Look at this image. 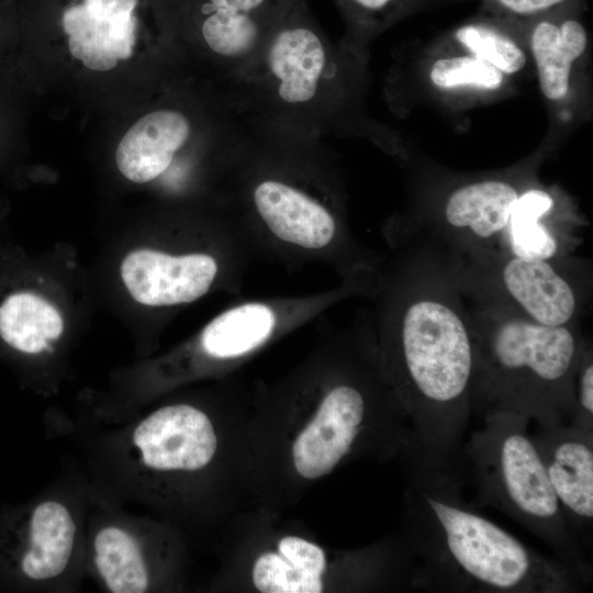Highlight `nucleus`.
<instances>
[{
  "instance_id": "nucleus-1",
  "label": "nucleus",
  "mask_w": 593,
  "mask_h": 593,
  "mask_svg": "<svg viewBox=\"0 0 593 593\" xmlns=\"http://www.w3.org/2000/svg\"><path fill=\"white\" fill-rule=\"evenodd\" d=\"M370 79L369 61L331 40L301 0L254 61L223 83L247 121L321 139H367L406 158L402 135L368 113Z\"/></svg>"
},
{
  "instance_id": "nucleus-2",
  "label": "nucleus",
  "mask_w": 593,
  "mask_h": 593,
  "mask_svg": "<svg viewBox=\"0 0 593 593\" xmlns=\"http://www.w3.org/2000/svg\"><path fill=\"white\" fill-rule=\"evenodd\" d=\"M409 458V556L414 588L440 593H574L584 582L468 503L462 475L416 450Z\"/></svg>"
},
{
  "instance_id": "nucleus-3",
  "label": "nucleus",
  "mask_w": 593,
  "mask_h": 593,
  "mask_svg": "<svg viewBox=\"0 0 593 593\" xmlns=\"http://www.w3.org/2000/svg\"><path fill=\"white\" fill-rule=\"evenodd\" d=\"M245 120V119H244ZM223 174L233 215L305 250L327 247L338 232L343 188L323 139L245 120Z\"/></svg>"
},
{
  "instance_id": "nucleus-4",
  "label": "nucleus",
  "mask_w": 593,
  "mask_h": 593,
  "mask_svg": "<svg viewBox=\"0 0 593 593\" xmlns=\"http://www.w3.org/2000/svg\"><path fill=\"white\" fill-rule=\"evenodd\" d=\"M392 350L414 449L461 474L462 445L473 413L474 338L451 306L425 298L405 309Z\"/></svg>"
},
{
  "instance_id": "nucleus-5",
  "label": "nucleus",
  "mask_w": 593,
  "mask_h": 593,
  "mask_svg": "<svg viewBox=\"0 0 593 593\" xmlns=\"http://www.w3.org/2000/svg\"><path fill=\"white\" fill-rule=\"evenodd\" d=\"M473 413L504 409L539 425L570 423L586 350L567 326L502 321L475 342Z\"/></svg>"
},
{
  "instance_id": "nucleus-6",
  "label": "nucleus",
  "mask_w": 593,
  "mask_h": 593,
  "mask_svg": "<svg viewBox=\"0 0 593 593\" xmlns=\"http://www.w3.org/2000/svg\"><path fill=\"white\" fill-rule=\"evenodd\" d=\"M462 445L475 486L474 506L493 507L546 542L555 557L592 582L589 555L568 528L523 414L490 409Z\"/></svg>"
},
{
  "instance_id": "nucleus-7",
  "label": "nucleus",
  "mask_w": 593,
  "mask_h": 593,
  "mask_svg": "<svg viewBox=\"0 0 593 593\" xmlns=\"http://www.w3.org/2000/svg\"><path fill=\"white\" fill-rule=\"evenodd\" d=\"M585 11L586 0L578 1L516 25L549 114L546 147L589 116L591 40Z\"/></svg>"
},
{
  "instance_id": "nucleus-8",
  "label": "nucleus",
  "mask_w": 593,
  "mask_h": 593,
  "mask_svg": "<svg viewBox=\"0 0 593 593\" xmlns=\"http://www.w3.org/2000/svg\"><path fill=\"white\" fill-rule=\"evenodd\" d=\"M517 81L492 65L432 41L421 53L398 49L384 80L392 112L403 115L419 96L450 110H466L507 98Z\"/></svg>"
},
{
  "instance_id": "nucleus-9",
  "label": "nucleus",
  "mask_w": 593,
  "mask_h": 593,
  "mask_svg": "<svg viewBox=\"0 0 593 593\" xmlns=\"http://www.w3.org/2000/svg\"><path fill=\"white\" fill-rule=\"evenodd\" d=\"M301 0H167L171 24L201 43L219 82L240 75Z\"/></svg>"
},
{
  "instance_id": "nucleus-10",
  "label": "nucleus",
  "mask_w": 593,
  "mask_h": 593,
  "mask_svg": "<svg viewBox=\"0 0 593 593\" xmlns=\"http://www.w3.org/2000/svg\"><path fill=\"white\" fill-rule=\"evenodd\" d=\"M563 519L590 556L593 547V430L571 423L530 433Z\"/></svg>"
},
{
  "instance_id": "nucleus-11",
  "label": "nucleus",
  "mask_w": 593,
  "mask_h": 593,
  "mask_svg": "<svg viewBox=\"0 0 593 593\" xmlns=\"http://www.w3.org/2000/svg\"><path fill=\"white\" fill-rule=\"evenodd\" d=\"M239 112L228 109L202 124L176 108H161L142 116L120 141L115 160L121 174L136 183L152 181L165 174L177 155L189 147L193 138L227 135L243 128L244 119L235 124L199 133V127Z\"/></svg>"
},
{
  "instance_id": "nucleus-12",
  "label": "nucleus",
  "mask_w": 593,
  "mask_h": 593,
  "mask_svg": "<svg viewBox=\"0 0 593 593\" xmlns=\"http://www.w3.org/2000/svg\"><path fill=\"white\" fill-rule=\"evenodd\" d=\"M131 444L137 462L155 471H197L210 463L217 447L205 413L188 404L167 405L142 419Z\"/></svg>"
},
{
  "instance_id": "nucleus-13",
  "label": "nucleus",
  "mask_w": 593,
  "mask_h": 593,
  "mask_svg": "<svg viewBox=\"0 0 593 593\" xmlns=\"http://www.w3.org/2000/svg\"><path fill=\"white\" fill-rule=\"evenodd\" d=\"M368 415L369 401L358 385L342 383L329 390L293 444L296 471L306 479L329 473L358 444Z\"/></svg>"
},
{
  "instance_id": "nucleus-14",
  "label": "nucleus",
  "mask_w": 593,
  "mask_h": 593,
  "mask_svg": "<svg viewBox=\"0 0 593 593\" xmlns=\"http://www.w3.org/2000/svg\"><path fill=\"white\" fill-rule=\"evenodd\" d=\"M219 271L208 254L169 255L138 249L125 256L121 277L135 301L149 306L190 303L203 296Z\"/></svg>"
},
{
  "instance_id": "nucleus-15",
  "label": "nucleus",
  "mask_w": 593,
  "mask_h": 593,
  "mask_svg": "<svg viewBox=\"0 0 593 593\" xmlns=\"http://www.w3.org/2000/svg\"><path fill=\"white\" fill-rule=\"evenodd\" d=\"M502 281L511 298L533 322L564 326L575 312L572 288L547 260L514 256L503 268Z\"/></svg>"
},
{
  "instance_id": "nucleus-16",
  "label": "nucleus",
  "mask_w": 593,
  "mask_h": 593,
  "mask_svg": "<svg viewBox=\"0 0 593 593\" xmlns=\"http://www.w3.org/2000/svg\"><path fill=\"white\" fill-rule=\"evenodd\" d=\"M434 41L472 55L516 81L534 74L529 51L518 29L480 11Z\"/></svg>"
},
{
  "instance_id": "nucleus-17",
  "label": "nucleus",
  "mask_w": 593,
  "mask_h": 593,
  "mask_svg": "<svg viewBox=\"0 0 593 593\" xmlns=\"http://www.w3.org/2000/svg\"><path fill=\"white\" fill-rule=\"evenodd\" d=\"M21 570L35 581L59 578L74 557L77 524L70 508L58 500L38 503L29 517Z\"/></svg>"
},
{
  "instance_id": "nucleus-18",
  "label": "nucleus",
  "mask_w": 593,
  "mask_h": 593,
  "mask_svg": "<svg viewBox=\"0 0 593 593\" xmlns=\"http://www.w3.org/2000/svg\"><path fill=\"white\" fill-rule=\"evenodd\" d=\"M522 190L513 181L489 178L455 188L444 203L446 222L488 238L504 230Z\"/></svg>"
},
{
  "instance_id": "nucleus-19",
  "label": "nucleus",
  "mask_w": 593,
  "mask_h": 593,
  "mask_svg": "<svg viewBox=\"0 0 593 593\" xmlns=\"http://www.w3.org/2000/svg\"><path fill=\"white\" fill-rule=\"evenodd\" d=\"M91 564L103 588L113 593H142L150 586L145 551L135 532L120 523L103 524L90 544Z\"/></svg>"
},
{
  "instance_id": "nucleus-20",
  "label": "nucleus",
  "mask_w": 593,
  "mask_h": 593,
  "mask_svg": "<svg viewBox=\"0 0 593 593\" xmlns=\"http://www.w3.org/2000/svg\"><path fill=\"white\" fill-rule=\"evenodd\" d=\"M279 552H266L255 562L253 582L264 593H320L326 568L324 551L313 542L287 536Z\"/></svg>"
},
{
  "instance_id": "nucleus-21",
  "label": "nucleus",
  "mask_w": 593,
  "mask_h": 593,
  "mask_svg": "<svg viewBox=\"0 0 593 593\" xmlns=\"http://www.w3.org/2000/svg\"><path fill=\"white\" fill-rule=\"evenodd\" d=\"M277 324V314L268 304L243 303L221 313L204 327L201 346L213 358L239 357L266 343Z\"/></svg>"
},
{
  "instance_id": "nucleus-22",
  "label": "nucleus",
  "mask_w": 593,
  "mask_h": 593,
  "mask_svg": "<svg viewBox=\"0 0 593 593\" xmlns=\"http://www.w3.org/2000/svg\"><path fill=\"white\" fill-rule=\"evenodd\" d=\"M344 23L342 41L362 59H370V45L404 19L459 0H333Z\"/></svg>"
},
{
  "instance_id": "nucleus-23",
  "label": "nucleus",
  "mask_w": 593,
  "mask_h": 593,
  "mask_svg": "<svg viewBox=\"0 0 593 593\" xmlns=\"http://www.w3.org/2000/svg\"><path fill=\"white\" fill-rule=\"evenodd\" d=\"M61 321L59 312L34 293L11 294L0 305V336L22 353L38 354L51 349L47 335Z\"/></svg>"
},
{
  "instance_id": "nucleus-24",
  "label": "nucleus",
  "mask_w": 593,
  "mask_h": 593,
  "mask_svg": "<svg viewBox=\"0 0 593 593\" xmlns=\"http://www.w3.org/2000/svg\"><path fill=\"white\" fill-rule=\"evenodd\" d=\"M553 204V197L545 189L529 188L521 192L507 224L515 257L548 260L555 255L557 242L542 223Z\"/></svg>"
},
{
  "instance_id": "nucleus-25",
  "label": "nucleus",
  "mask_w": 593,
  "mask_h": 593,
  "mask_svg": "<svg viewBox=\"0 0 593 593\" xmlns=\"http://www.w3.org/2000/svg\"><path fill=\"white\" fill-rule=\"evenodd\" d=\"M583 0H481L479 11L512 25H521Z\"/></svg>"
},
{
  "instance_id": "nucleus-26",
  "label": "nucleus",
  "mask_w": 593,
  "mask_h": 593,
  "mask_svg": "<svg viewBox=\"0 0 593 593\" xmlns=\"http://www.w3.org/2000/svg\"><path fill=\"white\" fill-rule=\"evenodd\" d=\"M70 54L96 71H108L114 68L119 58L111 48L109 40L92 31H83L68 35Z\"/></svg>"
},
{
  "instance_id": "nucleus-27",
  "label": "nucleus",
  "mask_w": 593,
  "mask_h": 593,
  "mask_svg": "<svg viewBox=\"0 0 593 593\" xmlns=\"http://www.w3.org/2000/svg\"><path fill=\"white\" fill-rule=\"evenodd\" d=\"M571 424L593 430V363L591 353H584L574 382V413Z\"/></svg>"
},
{
  "instance_id": "nucleus-28",
  "label": "nucleus",
  "mask_w": 593,
  "mask_h": 593,
  "mask_svg": "<svg viewBox=\"0 0 593 593\" xmlns=\"http://www.w3.org/2000/svg\"><path fill=\"white\" fill-rule=\"evenodd\" d=\"M12 13V3L9 0H0V22L7 21Z\"/></svg>"
}]
</instances>
